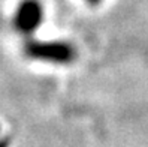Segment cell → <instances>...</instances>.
I'll list each match as a JSON object with an SVG mask.
<instances>
[{
	"mask_svg": "<svg viewBox=\"0 0 148 147\" xmlns=\"http://www.w3.org/2000/svg\"><path fill=\"white\" fill-rule=\"evenodd\" d=\"M40 6L36 0H25L16 14V27L21 32H32L40 21Z\"/></svg>",
	"mask_w": 148,
	"mask_h": 147,
	"instance_id": "obj_1",
	"label": "cell"
},
{
	"mask_svg": "<svg viewBox=\"0 0 148 147\" xmlns=\"http://www.w3.org/2000/svg\"><path fill=\"white\" fill-rule=\"evenodd\" d=\"M91 2H96V0H91Z\"/></svg>",
	"mask_w": 148,
	"mask_h": 147,
	"instance_id": "obj_2",
	"label": "cell"
}]
</instances>
